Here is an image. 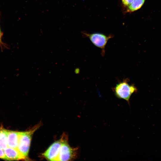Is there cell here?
Listing matches in <instances>:
<instances>
[{"instance_id": "1", "label": "cell", "mask_w": 161, "mask_h": 161, "mask_svg": "<svg viewBox=\"0 0 161 161\" xmlns=\"http://www.w3.org/2000/svg\"><path fill=\"white\" fill-rule=\"evenodd\" d=\"M128 78L124 79L119 81L112 88L115 96L119 99L126 101L130 104V99L132 95L137 92V89L134 84L129 83Z\"/></svg>"}, {"instance_id": "2", "label": "cell", "mask_w": 161, "mask_h": 161, "mask_svg": "<svg viewBox=\"0 0 161 161\" xmlns=\"http://www.w3.org/2000/svg\"><path fill=\"white\" fill-rule=\"evenodd\" d=\"M41 123L35 125L27 131L20 132L17 149L28 160V157L32 136L34 132L40 127Z\"/></svg>"}, {"instance_id": "3", "label": "cell", "mask_w": 161, "mask_h": 161, "mask_svg": "<svg viewBox=\"0 0 161 161\" xmlns=\"http://www.w3.org/2000/svg\"><path fill=\"white\" fill-rule=\"evenodd\" d=\"M61 143L59 150L57 161H69L76 157L77 150L71 147L68 143V137L65 133L61 137Z\"/></svg>"}, {"instance_id": "4", "label": "cell", "mask_w": 161, "mask_h": 161, "mask_svg": "<svg viewBox=\"0 0 161 161\" xmlns=\"http://www.w3.org/2000/svg\"><path fill=\"white\" fill-rule=\"evenodd\" d=\"M81 33L83 37L88 38L94 46L101 49V55L103 56L105 54V48L108 41L114 37L112 35H107L100 32L89 33L83 31Z\"/></svg>"}, {"instance_id": "5", "label": "cell", "mask_w": 161, "mask_h": 161, "mask_svg": "<svg viewBox=\"0 0 161 161\" xmlns=\"http://www.w3.org/2000/svg\"><path fill=\"white\" fill-rule=\"evenodd\" d=\"M61 143V139L53 143L42 154V156L48 160L57 161Z\"/></svg>"}, {"instance_id": "6", "label": "cell", "mask_w": 161, "mask_h": 161, "mask_svg": "<svg viewBox=\"0 0 161 161\" xmlns=\"http://www.w3.org/2000/svg\"><path fill=\"white\" fill-rule=\"evenodd\" d=\"M4 151L9 161L20 160H28L17 149L7 147L4 150Z\"/></svg>"}, {"instance_id": "7", "label": "cell", "mask_w": 161, "mask_h": 161, "mask_svg": "<svg viewBox=\"0 0 161 161\" xmlns=\"http://www.w3.org/2000/svg\"><path fill=\"white\" fill-rule=\"evenodd\" d=\"M20 132L7 130V147L17 149Z\"/></svg>"}, {"instance_id": "8", "label": "cell", "mask_w": 161, "mask_h": 161, "mask_svg": "<svg viewBox=\"0 0 161 161\" xmlns=\"http://www.w3.org/2000/svg\"><path fill=\"white\" fill-rule=\"evenodd\" d=\"M146 0H134L126 8V13H132L140 9L144 4Z\"/></svg>"}, {"instance_id": "9", "label": "cell", "mask_w": 161, "mask_h": 161, "mask_svg": "<svg viewBox=\"0 0 161 161\" xmlns=\"http://www.w3.org/2000/svg\"><path fill=\"white\" fill-rule=\"evenodd\" d=\"M7 130L3 128H0V149L3 150L7 147Z\"/></svg>"}, {"instance_id": "10", "label": "cell", "mask_w": 161, "mask_h": 161, "mask_svg": "<svg viewBox=\"0 0 161 161\" xmlns=\"http://www.w3.org/2000/svg\"><path fill=\"white\" fill-rule=\"evenodd\" d=\"M134 0H121L122 5L124 8H126L131 4Z\"/></svg>"}, {"instance_id": "11", "label": "cell", "mask_w": 161, "mask_h": 161, "mask_svg": "<svg viewBox=\"0 0 161 161\" xmlns=\"http://www.w3.org/2000/svg\"><path fill=\"white\" fill-rule=\"evenodd\" d=\"M0 158L9 161L8 158L5 155L4 150L0 149Z\"/></svg>"}, {"instance_id": "12", "label": "cell", "mask_w": 161, "mask_h": 161, "mask_svg": "<svg viewBox=\"0 0 161 161\" xmlns=\"http://www.w3.org/2000/svg\"><path fill=\"white\" fill-rule=\"evenodd\" d=\"M3 35V33L1 31L0 32V43L2 42L1 39Z\"/></svg>"}, {"instance_id": "13", "label": "cell", "mask_w": 161, "mask_h": 161, "mask_svg": "<svg viewBox=\"0 0 161 161\" xmlns=\"http://www.w3.org/2000/svg\"><path fill=\"white\" fill-rule=\"evenodd\" d=\"M0 31H1V29H0Z\"/></svg>"}]
</instances>
